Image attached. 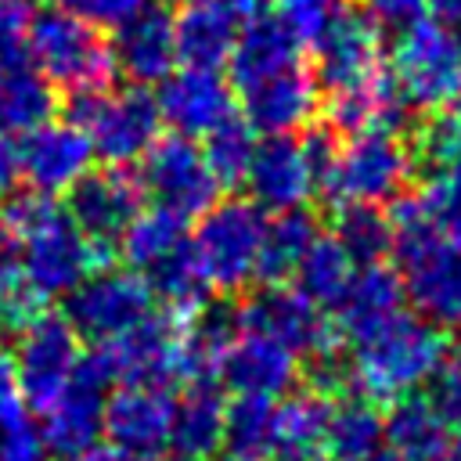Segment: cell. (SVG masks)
I'll list each match as a JSON object with an SVG mask.
<instances>
[{"instance_id":"ee69618b","label":"cell","mask_w":461,"mask_h":461,"mask_svg":"<svg viewBox=\"0 0 461 461\" xmlns=\"http://www.w3.org/2000/svg\"><path fill=\"white\" fill-rule=\"evenodd\" d=\"M144 0H65L68 11H76L79 18L94 22V25H119L126 14H133Z\"/></svg>"},{"instance_id":"f546056e","label":"cell","mask_w":461,"mask_h":461,"mask_svg":"<svg viewBox=\"0 0 461 461\" xmlns=\"http://www.w3.org/2000/svg\"><path fill=\"white\" fill-rule=\"evenodd\" d=\"M382 447V411L357 389L335 393L324 421V450L331 461H357Z\"/></svg>"},{"instance_id":"5bb4252c","label":"cell","mask_w":461,"mask_h":461,"mask_svg":"<svg viewBox=\"0 0 461 461\" xmlns=\"http://www.w3.org/2000/svg\"><path fill=\"white\" fill-rule=\"evenodd\" d=\"M65 216L76 223V230L108 256L119 249L126 227L144 209V191L137 173L130 166H90L68 191H65Z\"/></svg>"},{"instance_id":"ab89813d","label":"cell","mask_w":461,"mask_h":461,"mask_svg":"<svg viewBox=\"0 0 461 461\" xmlns=\"http://www.w3.org/2000/svg\"><path fill=\"white\" fill-rule=\"evenodd\" d=\"M47 303L36 295V292H29L25 285H22V277H18V267H14V259L0 249V331L4 328H22L29 317H36L40 310H43Z\"/></svg>"},{"instance_id":"db71d44e","label":"cell","mask_w":461,"mask_h":461,"mask_svg":"<svg viewBox=\"0 0 461 461\" xmlns=\"http://www.w3.org/2000/svg\"><path fill=\"white\" fill-rule=\"evenodd\" d=\"M166 461H191V457H176V454H173V457H166Z\"/></svg>"},{"instance_id":"f907efd6","label":"cell","mask_w":461,"mask_h":461,"mask_svg":"<svg viewBox=\"0 0 461 461\" xmlns=\"http://www.w3.org/2000/svg\"><path fill=\"white\" fill-rule=\"evenodd\" d=\"M357 461H403V457L393 454L389 447H378V450H371V454H364V457H357Z\"/></svg>"},{"instance_id":"c3c4849f","label":"cell","mask_w":461,"mask_h":461,"mask_svg":"<svg viewBox=\"0 0 461 461\" xmlns=\"http://www.w3.org/2000/svg\"><path fill=\"white\" fill-rule=\"evenodd\" d=\"M72 461H137V457H130L126 450H119L115 443H108V439H97L94 447H86L83 454H76Z\"/></svg>"},{"instance_id":"d6a6232c","label":"cell","mask_w":461,"mask_h":461,"mask_svg":"<svg viewBox=\"0 0 461 461\" xmlns=\"http://www.w3.org/2000/svg\"><path fill=\"white\" fill-rule=\"evenodd\" d=\"M317 220L303 209H285L274 212V220H267L263 227V241H259V259H256V281L259 285H274V281H292L303 252L310 249V241L317 238Z\"/></svg>"},{"instance_id":"1f68e13d","label":"cell","mask_w":461,"mask_h":461,"mask_svg":"<svg viewBox=\"0 0 461 461\" xmlns=\"http://www.w3.org/2000/svg\"><path fill=\"white\" fill-rule=\"evenodd\" d=\"M357 267H360V263L349 256V249H346L335 234H317V238L310 241V249L303 252V259H299V267H295V274H292V285H295L306 299H313L317 306L335 310V306L342 303L346 288L353 285Z\"/></svg>"},{"instance_id":"8fae6325","label":"cell","mask_w":461,"mask_h":461,"mask_svg":"<svg viewBox=\"0 0 461 461\" xmlns=\"http://www.w3.org/2000/svg\"><path fill=\"white\" fill-rule=\"evenodd\" d=\"M137 162H140L137 180H140L144 198L166 212L194 220L220 198V184L209 173L202 144L191 137H180V133L162 137L158 133L155 144Z\"/></svg>"},{"instance_id":"7402d4cb","label":"cell","mask_w":461,"mask_h":461,"mask_svg":"<svg viewBox=\"0 0 461 461\" xmlns=\"http://www.w3.org/2000/svg\"><path fill=\"white\" fill-rule=\"evenodd\" d=\"M108 43H112L115 72H122L130 83L148 86L176 68L173 11L158 4H140L133 14H126Z\"/></svg>"},{"instance_id":"ffe728a7","label":"cell","mask_w":461,"mask_h":461,"mask_svg":"<svg viewBox=\"0 0 461 461\" xmlns=\"http://www.w3.org/2000/svg\"><path fill=\"white\" fill-rule=\"evenodd\" d=\"M241 184L249 187V198L263 212L303 209L310 198H317L313 169H310L303 140L295 133H267V137H259Z\"/></svg>"},{"instance_id":"ac0fdd59","label":"cell","mask_w":461,"mask_h":461,"mask_svg":"<svg viewBox=\"0 0 461 461\" xmlns=\"http://www.w3.org/2000/svg\"><path fill=\"white\" fill-rule=\"evenodd\" d=\"M94 166V148L86 133L68 119H47L18 137V169L29 191L65 194Z\"/></svg>"},{"instance_id":"3957f363","label":"cell","mask_w":461,"mask_h":461,"mask_svg":"<svg viewBox=\"0 0 461 461\" xmlns=\"http://www.w3.org/2000/svg\"><path fill=\"white\" fill-rule=\"evenodd\" d=\"M25 50L40 76L65 94L112 86L115 79L108 36L101 32V25L79 18L68 7H43L29 14Z\"/></svg>"},{"instance_id":"d590c367","label":"cell","mask_w":461,"mask_h":461,"mask_svg":"<svg viewBox=\"0 0 461 461\" xmlns=\"http://www.w3.org/2000/svg\"><path fill=\"white\" fill-rule=\"evenodd\" d=\"M227 457H270L274 450V400L259 396H230L227 425H223Z\"/></svg>"},{"instance_id":"e0dca14e","label":"cell","mask_w":461,"mask_h":461,"mask_svg":"<svg viewBox=\"0 0 461 461\" xmlns=\"http://www.w3.org/2000/svg\"><path fill=\"white\" fill-rule=\"evenodd\" d=\"M173 403L169 385H119L104 396L101 436L137 461H158L169 450Z\"/></svg>"},{"instance_id":"2e32d148","label":"cell","mask_w":461,"mask_h":461,"mask_svg":"<svg viewBox=\"0 0 461 461\" xmlns=\"http://www.w3.org/2000/svg\"><path fill=\"white\" fill-rule=\"evenodd\" d=\"M155 104H158L162 126L191 140H202L209 130L238 115L230 79L220 68H202V65H184L162 76Z\"/></svg>"},{"instance_id":"4dcf8cb0","label":"cell","mask_w":461,"mask_h":461,"mask_svg":"<svg viewBox=\"0 0 461 461\" xmlns=\"http://www.w3.org/2000/svg\"><path fill=\"white\" fill-rule=\"evenodd\" d=\"M187 245H191L187 220L151 205V209H140L137 220L126 227V234L119 241V252L126 256V267H133L140 277H148L155 267H162L166 259H173Z\"/></svg>"},{"instance_id":"7bdbcfd3","label":"cell","mask_w":461,"mask_h":461,"mask_svg":"<svg viewBox=\"0 0 461 461\" xmlns=\"http://www.w3.org/2000/svg\"><path fill=\"white\" fill-rule=\"evenodd\" d=\"M25 29H29V11L22 0H0V65L25 61Z\"/></svg>"},{"instance_id":"681fc988","label":"cell","mask_w":461,"mask_h":461,"mask_svg":"<svg viewBox=\"0 0 461 461\" xmlns=\"http://www.w3.org/2000/svg\"><path fill=\"white\" fill-rule=\"evenodd\" d=\"M267 461H331L324 447H306V450H281V454H270Z\"/></svg>"},{"instance_id":"d4e9b609","label":"cell","mask_w":461,"mask_h":461,"mask_svg":"<svg viewBox=\"0 0 461 461\" xmlns=\"http://www.w3.org/2000/svg\"><path fill=\"white\" fill-rule=\"evenodd\" d=\"M407 303V292H403V277L396 267L389 263H364L357 267V277L353 285L346 288L342 303L335 306V331L339 339L353 342L360 339L364 331H371L375 324L389 321L393 313H400Z\"/></svg>"},{"instance_id":"277c9868","label":"cell","mask_w":461,"mask_h":461,"mask_svg":"<svg viewBox=\"0 0 461 461\" xmlns=\"http://www.w3.org/2000/svg\"><path fill=\"white\" fill-rule=\"evenodd\" d=\"M65 119L86 133L94 158L104 166H133L162 133L155 94L140 83L68 94Z\"/></svg>"},{"instance_id":"8d00e7d4","label":"cell","mask_w":461,"mask_h":461,"mask_svg":"<svg viewBox=\"0 0 461 461\" xmlns=\"http://www.w3.org/2000/svg\"><path fill=\"white\" fill-rule=\"evenodd\" d=\"M256 140H259L256 130L238 115H230L227 122H220L216 130H209L202 137V155H205L209 173L216 176L220 191L223 187L230 191V187H238L245 180V169H249L252 151H256Z\"/></svg>"},{"instance_id":"9c48e42d","label":"cell","mask_w":461,"mask_h":461,"mask_svg":"<svg viewBox=\"0 0 461 461\" xmlns=\"http://www.w3.org/2000/svg\"><path fill=\"white\" fill-rule=\"evenodd\" d=\"M238 321L245 331H259L285 349H292L299 360H317L328 353H339V331L324 306L306 299L292 281L256 285L238 303Z\"/></svg>"},{"instance_id":"f35d334b","label":"cell","mask_w":461,"mask_h":461,"mask_svg":"<svg viewBox=\"0 0 461 461\" xmlns=\"http://www.w3.org/2000/svg\"><path fill=\"white\" fill-rule=\"evenodd\" d=\"M425 212L432 216V223L461 245V162L443 166L436 173H425V184L418 191Z\"/></svg>"},{"instance_id":"7c38bea8","label":"cell","mask_w":461,"mask_h":461,"mask_svg":"<svg viewBox=\"0 0 461 461\" xmlns=\"http://www.w3.org/2000/svg\"><path fill=\"white\" fill-rule=\"evenodd\" d=\"M310 54H313L310 72H313L317 86L324 90V97L375 86L389 72L385 54H382V36L349 4L339 7L324 22V29L310 40Z\"/></svg>"},{"instance_id":"d6986e66","label":"cell","mask_w":461,"mask_h":461,"mask_svg":"<svg viewBox=\"0 0 461 461\" xmlns=\"http://www.w3.org/2000/svg\"><path fill=\"white\" fill-rule=\"evenodd\" d=\"M216 385L230 396L277 400L299 382V357L259 331H238L216 360Z\"/></svg>"},{"instance_id":"4316f807","label":"cell","mask_w":461,"mask_h":461,"mask_svg":"<svg viewBox=\"0 0 461 461\" xmlns=\"http://www.w3.org/2000/svg\"><path fill=\"white\" fill-rule=\"evenodd\" d=\"M303 61V43L285 29L281 18H267V14H256L249 22H241L238 29V40L227 54V76H230V86L241 90L263 76H274L288 65H299Z\"/></svg>"},{"instance_id":"603a6c76","label":"cell","mask_w":461,"mask_h":461,"mask_svg":"<svg viewBox=\"0 0 461 461\" xmlns=\"http://www.w3.org/2000/svg\"><path fill=\"white\" fill-rule=\"evenodd\" d=\"M396 270L403 277V292L414 313L436 324L454 321L461 306V245L457 241L439 234L429 245L396 259Z\"/></svg>"},{"instance_id":"44dd1931","label":"cell","mask_w":461,"mask_h":461,"mask_svg":"<svg viewBox=\"0 0 461 461\" xmlns=\"http://www.w3.org/2000/svg\"><path fill=\"white\" fill-rule=\"evenodd\" d=\"M241 97V112H245V122L267 137V133H295L303 130L313 112H317V79L313 72L299 61V65H288L274 76H263L241 90H234Z\"/></svg>"},{"instance_id":"6da1fadb","label":"cell","mask_w":461,"mask_h":461,"mask_svg":"<svg viewBox=\"0 0 461 461\" xmlns=\"http://www.w3.org/2000/svg\"><path fill=\"white\" fill-rule=\"evenodd\" d=\"M0 238L14 249L22 285L43 303L65 299L97 263H104L65 209L40 191H7L0 198Z\"/></svg>"},{"instance_id":"e575fe53","label":"cell","mask_w":461,"mask_h":461,"mask_svg":"<svg viewBox=\"0 0 461 461\" xmlns=\"http://www.w3.org/2000/svg\"><path fill=\"white\" fill-rule=\"evenodd\" d=\"M331 234L349 249V256L360 267L389 256V212L382 205L371 202L331 205Z\"/></svg>"},{"instance_id":"836d02e7","label":"cell","mask_w":461,"mask_h":461,"mask_svg":"<svg viewBox=\"0 0 461 461\" xmlns=\"http://www.w3.org/2000/svg\"><path fill=\"white\" fill-rule=\"evenodd\" d=\"M328 403L321 389H288L285 396L274 400V450H306V447H324V421H328Z\"/></svg>"},{"instance_id":"4fadbf2b","label":"cell","mask_w":461,"mask_h":461,"mask_svg":"<svg viewBox=\"0 0 461 461\" xmlns=\"http://www.w3.org/2000/svg\"><path fill=\"white\" fill-rule=\"evenodd\" d=\"M14 349L11 364L18 375V385L29 400V411L47 407L76 375L79 360H83V339L72 331V324L54 313V310H40L36 317H29L22 328H14Z\"/></svg>"},{"instance_id":"cb8c5ba5","label":"cell","mask_w":461,"mask_h":461,"mask_svg":"<svg viewBox=\"0 0 461 461\" xmlns=\"http://www.w3.org/2000/svg\"><path fill=\"white\" fill-rule=\"evenodd\" d=\"M450 439L454 425L429 393L418 389L389 400V411L382 414V447H389L403 461H439Z\"/></svg>"},{"instance_id":"b9f144b4","label":"cell","mask_w":461,"mask_h":461,"mask_svg":"<svg viewBox=\"0 0 461 461\" xmlns=\"http://www.w3.org/2000/svg\"><path fill=\"white\" fill-rule=\"evenodd\" d=\"M29 425V400L18 385L11 353L0 349V432H14Z\"/></svg>"},{"instance_id":"5b68a950","label":"cell","mask_w":461,"mask_h":461,"mask_svg":"<svg viewBox=\"0 0 461 461\" xmlns=\"http://www.w3.org/2000/svg\"><path fill=\"white\" fill-rule=\"evenodd\" d=\"M411 176H414V155H411L407 133L371 126V130L346 133V140H339L321 198L328 205H339V202L382 205L403 194Z\"/></svg>"},{"instance_id":"816d5d0a","label":"cell","mask_w":461,"mask_h":461,"mask_svg":"<svg viewBox=\"0 0 461 461\" xmlns=\"http://www.w3.org/2000/svg\"><path fill=\"white\" fill-rule=\"evenodd\" d=\"M439 461H461V436H457V439H450V443H447V450H443V454H439Z\"/></svg>"},{"instance_id":"8992f818","label":"cell","mask_w":461,"mask_h":461,"mask_svg":"<svg viewBox=\"0 0 461 461\" xmlns=\"http://www.w3.org/2000/svg\"><path fill=\"white\" fill-rule=\"evenodd\" d=\"M191 249L212 292H241L256 281L259 241L267 212L252 198H216L202 216H194Z\"/></svg>"},{"instance_id":"bcb514c9","label":"cell","mask_w":461,"mask_h":461,"mask_svg":"<svg viewBox=\"0 0 461 461\" xmlns=\"http://www.w3.org/2000/svg\"><path fill=\"white\" fill-rule=\"evenodd\" d=\"M18 180H22V169H18V137L0 133V198L7 191H14Z\"/></svg>"},{"instance_id":"484cf974","label":"cell","mask_w":461,"mask_h":461,"mask_svg":"<svg viewBox=\"0 0 461 461\" xmlns=\"http://www.w3.org/2000/svg\"><path fill=\"white\" fill-rule=\"evenodd\" d=\"M241 18L223 0H184L173 11V36H176V61L220 68L238 40Z\"/></svg>"},{"instance_id":"7dc6e473","label":"cell","mask_w":461,"mask_h":461,"mask_svg":"<svg viewBox=\"0 0 461 461\" xmlns=\"http://www.w3.org/2000/svg\"><path fill=\"white\" fill-rule=\"evenodd\" d=\"M429 18L454 40H461V0H429Z\"/></svg>"},{"instance_id":"ba28073f","label":"cell","mask_w":461,"mask_h":461,"mask_svg":"<svg viewBox=\"0 0 461 461\" xmlns=\"http://www.w3.org/2000/svg\"><path fill=\"white\" fill-rule=\"evenodd\" d=\"M385 65L414 112H436L461 97V40H454L432 18L396 36Z\"/></svg>"},{"instance_id":"7a4b0ae2","label":"cell","mask_w":461,"mask_h":461,"mask_svg":"<svg viewBox=\"0 0 461 461\" xmlns=\"http://www.w3.org/2000/svg\"><path fill=\"white\" fill-rule=\"evenodd\" d=\"M450 357L443 328L421 313L400 310L349 342V385L375 403L418 393Z\"/></svg>"},{"instance_id":"74e56055","label":"cell","mask_w":461,"mask_h":461,"mask_svg":"<svg viewBox=\"0 0 461 461\" xmlns=\"http://www.w3.org/2000/svg\"><path fill=\"white\" fill-rule=\"evenodd\" d=\"M407 144L414 155V169L436 173L443 166L461 162V97L429 112V119L414 130Z\"/></svg>"},{"instance_id":"83f0119b","label":"cell","mask_w":461,"mask_h":461,"mask_svg":"<svg viewBox=\"0 0 461 461\" xmlns=\"http://www.w3.org/2000/svg\"><path fill=\"white\" fill-rule=\"evenodd\" d=\"M227 425V396H220L216 382H187V393L173 403L169 450L176 457L209 461L223 450Z\"/></svg>"},{"instance_id":"60d3db41","label":"cell","mask_w":461,"mask_h":461,"mask_svg":"<svg viewBox=\"0 0 461 461\" xmlns=\"http://www.w3.org/2000/svg\"><path fill=\"white\" fill-rule=\"evenodd\" d=\"M360 14L375 25L382 40H396L429 18V0H360Z\"/></svg>"},{"instance_id":"30bf717a","label":"cell","mask_w":461,"mask_h":461,"mask_svg":"<svg viewBox=\"0 0 461 461\" xmlns=\"http://www.w3.org/2000/svg\"><path fill=\"white\" fill-rule=\"evenodd\" d=\"M151 288L133 267H104L97 263L68 295H65V321L79 339L108 342L144 321L151 313Z\"/></svg>"},{"instance_id":"9a60e30c","label":"cell","mask_w":461,"mask_h":461,"mask_svg":"<svg viewBox=\"0 0 461 461\" xmlns=\"http://www.w3.org/2000/svg\"><path fill=\"white\" fill-rule=\"evenodd\" d=\"M108 389H112V382L104 378V371L90 360V353H83L68 385L47 407H40V432L36 436H40L47 457L72 461L76 454H83L86 447H94L101 439Z\"/></svg>"},{"instance_id":"f6af8a7d","label":"cell","mask_w":461,"mask_h":461,"mask_svg":"<svg viewBox=\"0 0 461 461\" xmlns=\"http://www.w3.org/2000/svg\"><path fill=\"white\" fill-rule=\"evenodd\" d=\"M0 461H50L40 436L25 425L14 432H0Z\"/></svg>"},{"instance_id":"f1b7e54d","label":"cell","mask_w":461,"mask_h":461,"mask_svg":"<svg viewBox=\"0 0 461 461\" xmlns=\"http://www.w3.org/2000/svg\"><path fill=\"white\" fill-rule=\"evenodd\" d=\"M58 90L40 76V68L25 61L0 65V133L22 137L40 122L54 119Z\"/></svg>"},{"instance_id":"f5cc1de1","label":"cell","mask_w":461,"mask_h":461,"mask_svg":"<svg viewBox=\"0 0 461 461\" xmlns=\"http://www.w3.org/2000/svg\"><path fill=\"white\" fill-rule=\"evenodd\" d=\"M454 324H457V331H461V306H457V313H454Z\"/></svg>"},{"instance_id":"52a82bcc","label":"cell","mask_w":461,"mask_h":461,"mask_svg":"<svg viewBox=\"0 0 461 461\" xmlns=\"http://www.w3.org/2000/svg\"><path fill=\"white\" fill-rule=\"evenodd\" d=\"M90 360L112 385H173L187 378L184 313H148L122 335L97 342Z\"/></svg>"}]
</instances>
